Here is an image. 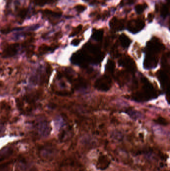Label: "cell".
Segmentation results:
<instances>
[{
  "instance_id": "cell-13",
  "label": "cell",
  "mask_w": 170,
  "mask_h": 171,
  "mask_svg": "<svg viewBox=\"0 0 170 171\" xmlns=\"http://www.w3.org/2000/svg\"><path fill=\"white\" fill-rule=\"evenodd\" d=\"M127 113L131 118L134 120L139 119L142 116L141 113L139 112L138 111H135V110H129Z\"/></svg>"
},
{
  "instance_id": "cell-18",
  "label": "cell",
  "mask_w": 170,
  "mask_h": 171,
  "mask_svg": "<svg viewBox=\"0 0 170 171\" xmlns=\"http://www.w3.org/2000/svg\"><path fill=\"white\" fill-rule=\"evenodd\" d=\"M28 10L26 8L20 9L18 11V16L22 19H25L28 14Z\"/></svg>"
},
{
  "instance_id": "cell-17",
  "label": "cell",
  "mask_w": 170,
  "mask_h": 171,
  "mask_svg": "<svg viewBox=\"0 0 170 171\" xmlns=\"http://www.w3.org/2000/svg\"><path fill=\"white\" fill-rule=\"evenodd\" d=\"M115 68V64L112 61L108 62L107 65H106V69L109 73H112L113 72Z\"/></svg>"
},
{
  "instance_id": "cell-14",
  "label": "cell",
  "mask_w": 170,
  "mask_h": 171,
  "mask_svg": "<svg viewBox=\"0 0 170 171\" xmlns=\"http://www.w3.org/2000/svg\"><path fill=\"white\" fill-rule=\"evenodd\" d=\"M54 0H34V3L39 6H43L47 4L52 3Z\"/></svg>"
},
{
  "instance_id": "cell-4",
  "label": "cell",
  "mask_w": 170,
  "mask_h": 171,
  "mask_svg": "<svg viewBox=\"0 0 170 171\" xmlns=\"http://www.w3.org/2000/svg\"><path fill=\"white\" fill-rule=\"evenodd\" d=\"M145 26V22L140 19H134L129 21L127 24V29L130 32L135 34L139 32Z\"/></svg>"
},
{
  "instance_id": "cell-20",
  "label": "cell",
  "mask_w": 170,
  "mask_h": 171,
  "mask_svg": "<svg viewBox=\"0 0 170 171\" xmlns=\"http://www.w3.org/2000/svg\"><path fill=\"white\" fill-rule=\"evenodd\" d=\"M75 9L77 12H78V13H81L86 9V7L83 5H78L75 7Z\"/></svg>"
},
{
  "instance_id": "cell-16",
  "label": "cell",
  "mask_w": 170,
  "mask_h": 171,
  "mask_svg": "<svg viewBox=\"0 0 170 171\" xmlns=\"http://www.w3.org/2000/svg\"><path fill=\"white\" fill-rule=\"evenodd\" d=\"M161 15L163 17L165 18L169 14V7L167 5H163L161 8Z\"/></svg>"
},
{
  "instance_id": "cell-1",
  "label": "cell",
  "mask_w": 170,
  "mask_h": 171,
  "mask_svg": "<svg viewBox=\"0 0 170 171\" xmlns=\"http://www.w3.org/2000/svg\"><path fill=\"white\" fill-rule=\"evenodd\" d=\"M144 84L141 91L136 93L134 99L138 102H144L156 98L158 95L154 87L149 82L143 81Z\"/></svg>"
},
{
  "instance_id": "cell-23",
  "label": "cell",
  "mask_w": 170,
  "mask_h": 171,
  "mask_svg": "<svg viewBox=\"0 0 170 171\" xmlns=\"http://www.w3.org/2000/svg\"><path fill=\"white\" fill-rule=\"evenodd\" d=\"M154 18V16L153 14L150 13H149L148 15V19L149 22H152Z\"/></svg>"
},
{
  "instance_id": "cell-3",
  "label": "cell",
  "mask_w": 170,
  "mask_h": 171,
  "mask_svg": "<svg viewBox=\"0 0 170 171\" xmlns=\"http://www.w3.org/2000/svg\"><path fill=\"white\" fill-rule=\"evenodd\" d=\"M164 49V46L158 40L152 39L147 43V49L148 54L154 55L158 54L162 51Z\"/></svg>"
},
{
  "instance_id": "cell-6",
  "label": "cell",
  "mask_w": 170,
  "mask_h": 171,
  "mask_svg": "<svg viewBox=\"0 0 170 171\" xmlns=\"http://www.w3.org/2000/svg\"><path fill=\"white\" fill-rule=\"evenodd\" d=\"M19 48V44H13L10 45L4 49L2 54L4 58H10L15 56L18 53Z\"/></svg>"
},
{
  "instance_id": "cell-22",
  "label": "cell",
  "mask_w": 170,
  "mask_h": 171,
  "mask_svg": "<svg viewBox=\"0 0 170 171\" xmlns=\"http://www.w3.org/2000/svg\"><path fill=\"white\" fill-rule=\"evenodd\" d=\"M134 0H122L121 1V5L124 6L125 5H131L134 3Z\"/></svg>"
},
{
  "instance_id": "cell-26",
  "label": "cell",
  "mask_w": 170,
  "mask_h": 171,
  "mask_svg": "<svg viewBox=\"0 0 170 171\" xmlns=\"http://www.w3.org/2000/svg\"><path fill=\"white\" fill-rule=\"evenodd\" d=\"M167 1H168V2L169 1V0H167Z\"/></svg>"
},
{
  "instance_id": "cell-5",
  "label": "cell",
  "mask_w": 170,
  "mask_h": 171,
  "mask_svg": "<svg viewBox=\"0 0 170 171\" xmlns=\"http://www.w3.org/2000/svg\"><path fill=\"white\" fill-rule=\"evenodd\" d=\"M158 59L154 55L148 54L144 60V66L147 69L156 67L158 65Z\"/></svg>"
},
{
  "instance_id": "cell-11",
  "label": "cell",
  "mask_w": 170,
  "mask_h": 171,
  "mask_svg": "<svg viewBox=\"0 0 170 171\" xmlns=\"http://www.w3.org/2000/svg\"><path fill=\"white\" fill-rule=\"evenodd\" d=\"M158 77L163 86H166V85L167 86V84H169V77L167 73L165 71H160Z\"/></svg>"
},
{
  "instance_id": "cell-10",
  "label": "cell",
  "mask_w": 170,
  "mask_h": 171,
  "mask_svg": "<svg viewBox=\"0 0 170 171\" xmlns=\"http://www.w3.org/2000/svg\"><path fill=\"white\" fill-rule=\"evenodd\" d=\"M119 41L121 46L124 48H127L130 45L131 41L127 36L123 34L119 37Z\"/></svg>"
},
{
  "instance_id": "cell-9",
  "label": "cell",
  "mask_w": 170,
  "mask_h": 171,
  "mask_svg": "<svg viewBox=\"0 0 170 171\" xmlns=\"http://www.w3.org/2000/svg\"><path fill=\"white\" fill-rule=\"evenodd\" d=\"M109 25L112 29L115 31H120L123 29L124 24L122 21L119 20L116 17H113L109 22Z\"/></svg>"
},
{
  "instance_id": "cell-8",
  "label": "cell",
  "mask_w": 170,
  "mask_h": 171,
  "mask_svg": "<svg viewBox=\"0 0 170 171\" xmlns=\"http://www.w3.org/2000/svg\"><path fill=\"white\" fill-rule=\"evenodd\" d=\"M121 65L130 71H134L135 69V63L129 57H124L120 61Z\"/></svg>"
},
{
  "instance_id": "cell-19",
  "label": "cell",
  "mask_w": 170,
  "mask_h": 171,
  "mask_svg": "<svg viewBox=\"0 0 170 171\" xmlns=\"http://www.w3.org/2000/svg\"><path fill=\"white\" fill-rule=\"evenodd\" d=\"M82 28V25H79L78 26L74 28L73 31H72L71 34V36H74L76 35L77 34L80 32V31H81Z\"/></svg>"
},
{
  "instance_id": "cell-21",
  "label": "cell",
  "mask_w": 170,
  "mask_h": 171,
  "mask_svg": "<svg viewBox=\"0 0 170 171\" xmlns=\"http://www.w3.org/2000/svg\"><path fill=\"white\" fill-rule=\"evenodd\" d=\"M157 123L159 124L160 125H167V121L165 119H164L163 118H159L158 119H157L155 121Z\"/></svg>"
},
{
  "instance_id": "cell-15",
  "label": "cell",
  "mask_w": 170,
  "mask_h": 171,
  "mask_svg": "<svg viewBox=\"0 0 170 171\" xmlns=\"http://www.w3.org/2000/svg\"><path fill=\"white\" fill-rule=\"evenodd\" d=\"M147 5L146 4H139L135 6V10L137 13L138 14H142L144 10L147 8Z\"/></svg>"
},
{
  "instance_id": "cell-2",
  "label": "cell",
  "mask_w": 170,
  "mask_h": 171,
  "mask_svg": "<svg viewBox=\"0 0 170 171\" xmlns=\"http://www.w3.org/2000/svg\"><path fill=\"white\" fill-rule=\"evenodd\" d=\"M94 86L98 90L106 92L111 88V80L108 76H103L96 81Z\"/></svg>"
},
{
  "instance_id": "cell-25",
  "label": "cell",
  "mask_w": 170,
  "mask_h": 171,
  "mask_svg": "<svg viewBox=\"0 0 170 171\" xmlns=\"http://www.w3.org/2000/svg\"><path fill=\"white\" fill-rule=\"evenodd\" d=\"M84 1H89V0H83Z\"/></svg>"
},
{
  "instance_id": "cell-7",
  "label": "cell",
  "mask_w": 170,
  "mask_h": 171,
  "mask_svg": "<svg viewBox=\"0 0 170 171\" xmlns=\"http://www.w3.org/2000/svg\"><path fill=\"white\" fill-rule=\"evenodd\" d=\"M41 13L45 18H48L49 20H52V19L59 18L62 14L61 12H60L52 11L48 9L42 10Z\"/></svg>"
},
{
  "instance_id": "cell-24",
  "label": "cell",
  "mask_w": 170,
  "mask_h": 171,
  "mask_svg": "<svg viewBox=\"0 0 170 171\" xmlns=\"http://www.w3.org/2000/svg\"><path fill=\"white\" fill-rule=\"evenodd\" d=\"M79 43L80 40L78 39H74V40H72V42H71V44L74 45V46H77Z\"/></svg>"
},
{
  "instance_id": "cell-12",
  "label": "cell",
  "mask_w": 170,
  "mask_h": 171,
  "mask_svg": "<svg viewBox=\"0 0 170 171\" xmlns=\"http://www.w3.org/2000/svg\"><path fill=\"white\" fill-rule=\"evenodd\" d=\"M103 33H104L103 30H95L92 34V38L97 41H100L102 39Z\"/></svg>"
}]
</instances>
